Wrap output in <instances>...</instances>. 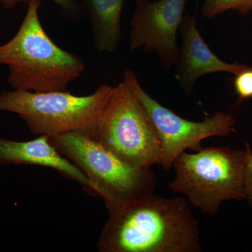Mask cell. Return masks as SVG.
I'll list each match as a JSON object with an SVG mask.
<instances>
[{
  "label": "cell",
  "mask_w": 252,
  "mask_h": 252,
  "mask_svg": "<svg viewBox=\"0 0 252 252\" xmlns=\"http://www.w3.org/2000/svg\"><path fill=\"white\" fill-rule=\"evenodd\" d=\"M99 252H200L198 223L181 197L154 193L109 212Z\"/></svg>",
  "instance_id": "obj_1"
},
{
  "label": "cell",
  "mask_w": 252,
  "mask_h": 252,
  "mask_svg": "<svg viewBox=\"0 0 252 252\" xmlns=\"http://www.w3.org/2000/svg\"><path fill=\"white\" fill-rule=\"evenodd\" d=\"M38 165L54 169L63 177L79 182L89 193L95 195L87 176L55 148L49 136L39 135L27 142L0 137V165Z\"/></svg>",
  "instance_id": "obj_10"
},
{
  "label": "cell",
  "mask_w": 252,
  "mask_h": 252,
  "mask_svg": "<svg viewBox=\"0 0 252 252\" xmlns=\"http://www.w3.org/2000/svg\"><path fill=\"white\" fill-rule=\"evenodd\" d=\"M187 0H135L129 32L131 51L155 52L164 69L178 61L177 32L185 17Z\"/></svg>",
  "instance_id": "obj_8"
},
{
  "label": "cell",
  "mask_w": 252,
  "mask_h": 252,
  "mask_svg": "<svg viewBox=\"0 0 252 252\" xmlns=\"http://www.w3.org/2000/svg\"><path fill=\"white\" fill-rule=\"evenodd\" d=\"M180 31L182 44L179 53L176 79L185 94L190 95L195 82L204 76L215 72L237 75L249 67L243 63H228L214 54L197 28L196 20L185 15Z\"/></svg>",
  "instance_id": "obj_9"
},
{
  "label": "cell",
  "mask_w": 252,
  "mask_h": 252,
  "mask_svg": "<svg viewBox=\"0 0 252 252\" xmlns=\"http://www.w3.org/2000/svg\"><path fill=\"white\" fill-rule=\"evenodd\" d=\"M245 172H244V189H245V200L248 201L249 207L252 209V149L250 142H245Z\"/></svg>",
  "instance_id": "obj_15"
},
{
  "label": "cell",
  "mask_w": 252,
  "mask_h": 252,
  "mask_svg": "<svg viewBox=\"0 0 252 252\" xmlns=\"http://www.w3.org/2000/svg\"><path fill=\"white\" fill-rule=\"evenodd\" d=\"M228 11L247 16L252 12V0H204L201 16L206 19H213Z\"/></svg>",
  "instance_id": "obj_12"
},
{
  "label": "cell",
  "mask_w": 252,
  "mask_h": 252,
  "mask_svg": "<svg viewBox=\"0 0 252 252\" xmlns=\"http://www.w3.org/2000/svg\"><path fill=\"white\" fill-rule=\"evenodd\" d=\"M88 137L132 166L151 168L160 165L161 151L157 129L125 81L113 86Z\"/></svg>",
  "instance_id": "obj_6"
},
{
  "label": "cell",
  "mask_w": 252,
  "mask_h": 252,
  "mask_svg": "<svg viewBox=\"0 0 252 252\" xmlns=\"http://www.w3.org/2000/svg\"><path fill=\"white\" fill-rule=\"evenodd\" d=\"M112 89L103 84L84 96L74 95L67 91H4L0 94V112L18 114L35 135L54 137L77 132L89 136Z\"/></svg>",
  "instance_id": "obj_5"
},
{
  "label": "cell",
  "mask_w": 252,
  "mask_h": 252,
  "mask_svg": "<svg viewBox=\"0 0 252 252\" xmlns=\"http://www.w3.org/2000/svg\"><path fill=\"white\" fill-rule=\"evenodd\" d=\"M235 94L238 97V103L252 98V67H249L235 75L234 80Z\"/></svg>",
  "instance_id": "obj_13"
},
{
  "label": "cell",
  "mask_w": 252,
  "mask_h": 252,
  "mask_svg": "<svg viewBox=\"0 0 252 252\" xmlns=\"http://www.w3.org/2000/svg\"><path fill=\"white\" fill-rule=\"evenodd\" d=\"M49 141L91 181L109 212L154 193L157 178L151 168L132 166L84 134L67 132Z\"/></svg>",
  "instance_id": "obj_4"
},
{
  "label": "cell",
  "mask_w": 252,
  "mask_h": 252,
  "mask_svg": "<svg viewBox=\"0 0 252 252\" xmlns=\"http://www.w3.org/2000/svg\"><path fill=\"white\" fill-rule=\"evenodd\" d=\"M90 22L99 53H115L122 39L121 18L125 0H78Z\"/></svg>",
  "instance_id": "obj_11"
},
{
  "label": "cell",
  "mask_w": 252,
  "mask_h": 252,
  "mask_svg": "<svg viewBox=\"0 0 252 252\" xmlns=\"http://www.w3.org/2000/svg\"><path fill=\"white\" fill-rule=\"evenodd\" d=\"M123 81L140 101L157 129L161 151L160 165L165 171L172 168L175 159L187 149L198 151L205 139L214 136L225 137L235 131L236 119L228 113L218 111L200 122L177 115L147 94L132 69H126Z\"/></svg>",
  "instance_id": "obj_7"
},
{
  "label": "cell",
  "mask_w": 252,
  "mask_h": 252,
  "mask_svg": "<svg viewBox=\"0 0 252 252\" xmlns=\"http://www.w3.org/2000/svg\"><path fill=\"white\" fill-rule=\"evenodd\" d=\"M58 6L69 16H75L80 13L81 7L78 0H52ZM28 0H0V4L5 9H11L21 2L28 3Z\"/></svg>",
  "instance_id": "obj_14"
},
{
  "label": "cell",
  "mask_w": 252,
  "mask_h": 252,
  "mask_svg": "<svg viewBox=\"0 0 252 252\" xmlns=\"http://www.w3.org/2000/svg\"><path fill=\"white\" fill-rule=\"evenodd\" d=\"M245 149L230 147H202L194 154L183 152L172 165L175 178L169 189L185 195L205 215L215 216L224 202L245 200Z\"/></svg>",
  "instance_id": "obj_3"
},
{
  "label": "cell",
  "mask_w": 252,
  "mask_h": 252,
  "mask_svg": "<svg viewBox=\"0 0 252 252\" xmlns=\"http://www.w3.org/2000/svg\"><path fill=\"white\" fill-rule=\"evenodd\" d=\"M27 4L17 33L0 46V64L9 68L8 84L14 90L67 91L85 72V63L58 46L46 33L39 18L41 0H28Z\"/></svg>",
  "instance_id": "obj_2"
}]
</instances>
